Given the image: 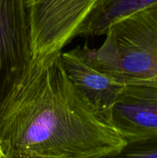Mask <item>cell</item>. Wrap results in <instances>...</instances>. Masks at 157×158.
I'll list each match as a JSON object with an SVG mask.
<instances>
[{
	"label": "cell",
	"instance_id": "cell-1",
	"mask_svg": "<svg viewBox=\"0 0 157 158\" xmlns=\"http://www.w3.org/2000/svg\"><path fill=\"white\" fill-rule=\"evenodd\" d=\"M61 52L32 60L0 104L6 158H104L127 143L72 83Z\"/></svg>",
	"mask_w": 157,
	"mask_h": 158
},
{
	"label": "cell",
	"instance_id": "cell-2",
	"mask_svg": "<svg viewBox=\"0 0 157 158\" xmlns=\"http://www.w3.org/2000/svg\"><path fill=\"white\" fill-rule=\"evenodd\" d=\"M105 36L99 48L83 46L94 66L126 86H157V3L119 21Z\"/></svg>",
	"mask_w": 157,
	"mask_h": 158
},
{
	"label": "cell",
	"instance_id": "cell-3",
	"mask_svg": "<svg viewBox=\"0 0 157 158\" xmlns=\"http://www.w3.org/2000/svg\"><path fill=\"white\" fill-rule=\"evenodd\" d=\"M100 0H26L32 60L61 52L86 36Z\"/></svg>",
	"mask_w": 157,
	"mask_h": 158
},
{
	"label": "cell",
	"instance_id": "cell-4",
	"mask_svg": "<svg viewBox=\"0 0 157 158\" xmlns=\"http://www.w3.org/2000/svg\"><path fill=\"white\" fill-rule=\"evenodd\" d=\"M32 61L26 0H0V104Z\"/></svg>",
	"mask_w": 157,
	"mask_h": 158
},
{
	"label": "cell",
	"instance_id": "cell-5",
	"mask_svg": "<svg viewBox=\"0 0 157 158\" xmlns=\"http://www.w3.org/2000/svg\"><path fill=\"white\" fill-rule=\"evenodd\" d=\"M61 57L66 73L75 87L96 112L111 121L112 107L126 85L94 66L82 46L62 51Z\"/></svg>",
	"mask_w": 157,
	"mask_h": 158
},
{
	"label": "cell",
	"instance_id": "cell-6",
	"mask_svg": "<svg viewBox=\"0 0 157 158\" xmlns=\"http://www.w3.org/2000/svg\"><path fill=\"white\" fill-rule=\"evenodd\" d=\"M110 120L126 142L157 134V86L126 85Z\"/></svg>",
	"mask_w": 157,
	"mask_h": 158
},
{
	"label": "cell",
	"instance_id": "cell-7",
	"mask_svg": "<svg viewBox=\"0 0 157 158\" xmlns=\"http://www.w3.org/2000/svg\"><path fill=\"white\" fill-rule=\"evenodd\" d=\"M157 3V0H100L87 35H105L120 20Z\"/></svg>",
	"mask_w": 157,
	"mask_h": 158
},
{
	"label": "cell",
	"instance_id": "cell-8",
	"mask_svg": "<svg viewBox=\"0 0 157 158\" xmlns=\"http://www.w3.org/2000/svg\"><path fill=\"white\" fill-rule=\"evenodd\" d=\"M104 158H157V134L127 142L118 153Z\"/></svg>",
	"mask_w": 157,
	"mask_h": 158
},
{
	"label": "cell",
	"instance_id": "cell-9",
	"mask_svg": "<svg viewBox=\"0 0 157 158\" xmlns=\"http://www.w3.org/2000/svg\"><path fill=\"white\" fill-rule=\"evenodd\" d=\"M0 158H6L4 155V153H3L2 149L1 144H0Z\"/></svg>",
	"mask_w": 157,
	"mask_h": 158
}]
</instances>
